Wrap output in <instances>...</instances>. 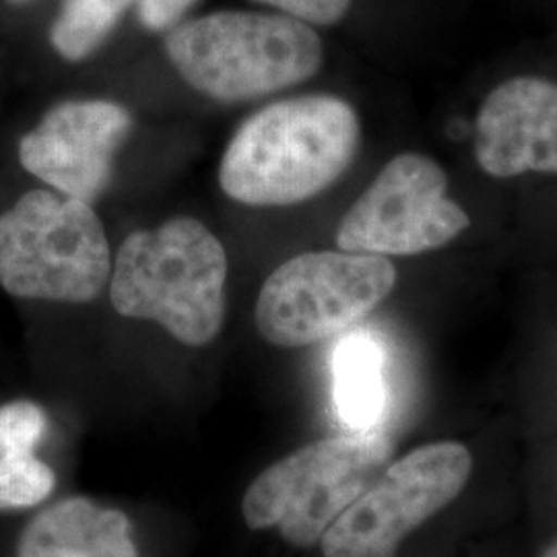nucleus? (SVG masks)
I'll use <instances>...</instances> for the list:
<instances>
[{"mask_svg": "<svg viewBox=\"0 0 557 557\" xmlns=\"http://www.w3.org/2000/svg\"><path fill=\"white\" fill-rule=\"evenodd\" d=\"M46 428L44 409L32 400L0 407V510L32 508L52 494L54 471L36 457Z\"/></svg>", "mask_w": 557, "mask_h": 557, "instance_id": "obj_13", "label": "nucleus"}, {"mask_svg": "<svg viewBox=\"0 0 557 557\" xmlns=\"http://www.w3.org/2000/svg\"><path fill=\"white\" fill-rule=\"evenodd\" d=\"M397 269L386 257L324 250L285 260L264 281L257 329L277 347H306L366 319L393 294Z\"/></svg>", "mask_w": 557, "mask_h": 557, "instance_id": "obj_6", "label": "nucleus"}, {"mask_svg": "<svg viewBox=\"0 0 557 557\" xmlns=\"http://www.w3.org/2000/svg\"><path fill=\"white\" fill-rule=\"evenodd\" d=\"M197 0H139V20L149 32H168L178 25L180 20Z\"/></svg>", "mask_w": 557, "mask_h": 557, "instance_id": "obj_16", "label": "nucleus"}, {"mask_svg": "<svg viewBox=\"0 0 557 557\" xmlns=\"http://www.w3.org/2000/svg\"><path fill=\"white\" fill-rule=\"evenodd\" d=\"M473 455L460 442H434L398 458L322 535L324 557H397L421 524L462 494Z\"/></svg>", "mask_w": 557, "mask_h": 557, "instance_id": "obj_7", "label": "nucleus"}, {"mask_svg": "<svg viewBox=\"0 0 557 557\" xmlns=\"http://www.w3.org/2000/svg\"><path fill=\"white\" fill-rule=\"evenodd\" d=\"M110 275V244L91 202L32 190L0 215V285L7 294L87 304Z\"/></svg>", "mask_w": 557, "mask_h": 557, "instance_id": "obj_4", "label": "nucleus"}, {"mask_svg": "<svg viewBox=\"0 0 557 557\" xmlns=\"http://www.w3.org/2000/svg\"><path fill=\"white\" fill-rule=\"evenodd\" d=\"M135 2L139 0H62L50 29L52 48L69 62L89 59Z\"/></svg>", "mask_w": 557, "mask_h": 557, "instance_id": "obj_14", "label": "nucleus"}, {"mask_svg": "<svg viewBox=\"0 0 557 557\" xmlns=\"http://www.w3.org/2000/svg\"><path fill=\"white\" fill-rule=\"evenodd\" d=\"M252 2L273 7L283 15L304 21L308 25H320V27L337 25L351 7V0H252Z\"/></svg>", "mask_w": 557, "mask_h": 557, "instance_id": "obj_15", "label": "nucleus"}, {"mask_svg": "<svg viewBox=\"0 0 557 557\" xmlns=\"http://www.w3.org/2000/svg\"><path fill=\"white\" fill-rule=\"evenodd\" d=\"M131 128L128 110L114 101H62L20 140L21 165L60 195L94 202Z\"/></svg>", "mask_w": 557, "mask_h": 557, "instance_id": "obj_9", "label": "nucleus"}, {"mask_svg": "<svg viewBox=\"0 0 557 557\" xmlns=\"http://www.w3.org/2000/svg\"><path fill=\"white\" fill-rule=\"evenodd\" d=\"M471 227L469 213L448 197L438 161L400 153L388 161L338 223V250L416 257L440 250Z\"/></svg>", "mask_w": 557, "mask_h": 557, "instance_id": "obj_8", "label": "nucleus"}, {"mask_svg": "<svg viewBox=\"0 0 557 557\" xmlns=\"http://www.w3.org/2000/svg\"><path fill=\"white\" fill-rule=\"evenodd\" d=\"M9 2H13V4H23V2H27V0H9Z\"/></svg>", "mask_w": 557, "mask_h": 557, "instance_id": "obj_18", "label": "nucleus"}, {"mask_svg": "<svg viewBox=\"0 0 557 557\" xmlns=\"http://www.w3.org/2000/svg\"><path fill=\"white\" fill-rule=\"evenodd\" d=\"M541 557H557V539H554V541L545 547V552H543V556Z\"/></svg>", "mask_w": 557, "mask_h": 557, "instance_id": "obj_17", "label": "nucleus"}, {"mask_svg": "<svg viewBox=\"0 0 557 557\" xmlns=\"http://www.w3.org/2000/svg\"><path fill=\"white\" fill-rule=\"evenodd\" d=\"M165 52L202 96L236 103L312 79L324 46L312 25L289 15L220 11L170 29Z\"/></svg>", "mask_w": 557, "mask_h": 557, "instance_id": "obj_3", "label": "nucleus"}, {"mask_svg": "<svg viewBox=\"0 0 557 557\" xmlns=\"http://www.w3.org/2000/svg\"><path fill=\"white\" fill-rule=\"evenodd\" d=\"M473 153L492 178L557 174V83L520 75L479 108Z\"/></svg>", "mask_w": 557, "mask_h": 557, "instance_id": "obj_10", "label": "nucleus"}, {"mask_svg": "<svg viewBox=\"0 0 557 557\" xmlns=\"http://www.w3.org/2000/svg\"><path fill=\"white\" fill-rule=\"evenodd\" d=\"M225 281L220 239L199 220L176 218L120 244L110 298L122 317L153 320L180 343L202 347L223 326Z\"/></svg>", "mask_w": 557, "mask_h": 557, "instance_id": "obj_2", "label": "nucleus"}, {"mask_svg": "<svg viewBox=\"0 0 557 557\" xmlns=\"http://www.w3.org/2000/svg\"><path fill=\"white\" fill-rule=\"evenodd\" d=\"M17 557H139L131 522L87 498L62 499L23 531Z\"/></svg>", "mask_w": 557, "mask_h": 557, "instance_id": "obj_11", "label": "nucleus"}, {"mask_svg": "<svg viewBox=\"0 0 557 557\" xmlns=\"http://www.w3.org/2000/svg\"><path fill=\"white\" fill-rule=\"evenodd\" d=\"M361 140L356 110L337 96L277 101L246 120L220 165L221 190L250 207H289L333 186Z\"/></svg>", "mask_w": 557, "mask_h": 557, "instance_id": "obj_1", "label": "nucleus"}, {"mask_svg": "<svg viewBox=\"0 0 557 557\" xmlns=\"http://www.w3.org/2000/svg\"><path fill=\"white\" fill-rule=\"evenodd\" d=\"M333 400L337 418L351 434L380 432L388 411L386 351L370 331L341 338L333 354Z\"/></svg>", "mask_w": 557, "mask_h": 557, "instance_id": "obj_12", "label": "nucleus"}, {"mask_svg": "<svg viewBox=\"0 0 557 557\" xmlns=\"http://www.w3.org/2000/svg\"><path fill=\"white\" fill-rule=\"evenodd\" d=\"M388 455L391 442L382 432L312 442L252 481L242 502L244 518L250 529L278 527L287 543L310 547L370 485Z\"/></svg>", "mask_w": 557, "mask_h": 557, "instance_id": "obj_5", "label": "nucleus"}]
</instances>
